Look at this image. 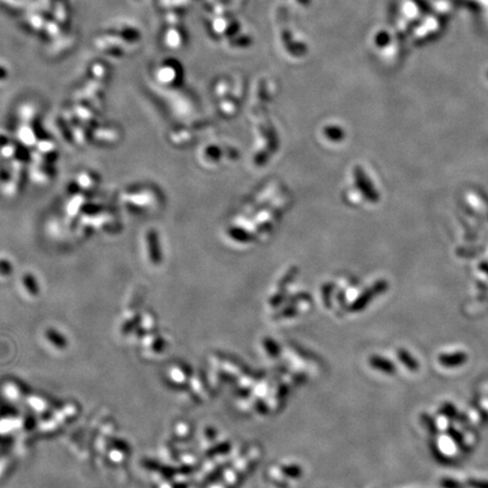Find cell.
Returning a JSON list of instances; mask_svg holds the SVG:
<instances>
[{"label": "cell", "instance_id": "cell-1", "mask_svg": "<svg viewBox=\"0 0 488 488\" xmlns=\"http://www.w3.org/2000/svg\"><path fill=\"white\" fill-rule=\"evenodd\" d=\"M468 361V355L465 352H455L451 354H441L439 363L444 367L452 368L465 365Z\"/></svg>", "mask_w": 488, "mask_h": 488}, {"label": "cell", "instance_id": "cell-2", "mask_svg": "<svg viewBox=\"0 0 488 488\" xmlns=\"http://www.w3.org/2000/svg\"><path fill=\"white\" fill-rule=\"evenodd\" d=\"M440 413L449 419H452V421H461V419H464L462 418V415L459 413L457 408L451 403H444L443 406L441 407Z\"/></svg>", "mask_w": 488, "mask_h": 488}, {"label": "cell", "instance_id": "cell-3", "mask_svg": "<svg viewBox=\"0 0 488 488\" xmlns=\"http://www.w3.org/2000/svg\"><path fill=\"white\" fill-rule=\"evenodd\" d=\"M440 486L442 488H467V486L458 482L457 479L450 478V477H444L440 480Z\"/></svg>", "mask_w": 488, "mask_h": 488}, {"label": "cell", "instance_id": "cell-4", "mask_svg": "<svg viewBox=\"0 0 488 488\" xmlns=\"http://www.w3.org/2000/svg\"><path fill=\"white\" fill-rule=\"evenodd\" d=\"M447 434H449L450 437H451L452 440L454 441L457 446H465L464 436H462L461 434L459 433L454 427H451V426H450V427L447 428Z\"/></svg>", "mask_w": 488, "mask_h": 488}, {"label": "cell", "instance_id": "cell-5", "mask_svg": "<svg viewBox=\"0 0 488 488\" xmlns=\"http://www.w3.org/2000/svg\"><path fill=\"white\" fill-rule=\"evenodd\" d=\"M467 487L469 488H488V480L469 478L467 480Z\"/></svg>", "mask_w": 488, "mask_h": 488}, {"label": "cell", "instance_id": "cell-6", "mask_svg": "<svg viewBox=\"0 0 488 488\" xmlns=\"http://www.w3.org/2000/svg\"><path fill=\"white\" fill-rule=\"evenodd\" d=\"M401 357H403L404 364H407L408 366H409L411 368V370H416V368L418 367L417 361L411 359V357L409 355H408V354L404 353V354H403V355H401Z\"/></svg>", "mask_w": 488, "mask_h": 488}, {"label": "cell", "instance_id": "cell-7", "mask_svg": "<svg viewBox=\"0 0 488 488\" xmlns=\"http://www.w3.org/2000/svg\"><path fill=\"white\" fill-rule=\"evenodd\" d=\"M425 416V421L426 423H427V427L429 429V432H431L432 434H436L437 433V426H436V423L435 421H434L433 418L429 417L428 415H424Z\"/></svg>", "mask_w": 488, "mask_h": 488}]
</instances>
